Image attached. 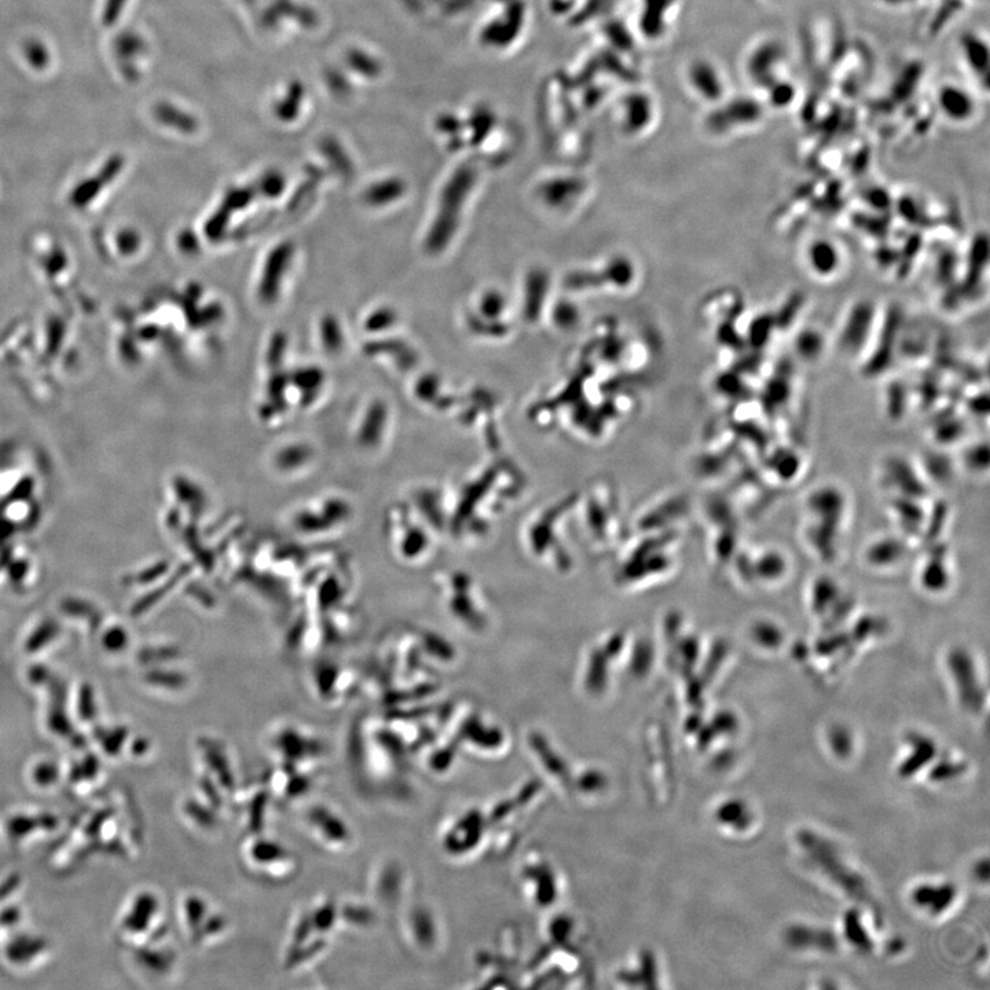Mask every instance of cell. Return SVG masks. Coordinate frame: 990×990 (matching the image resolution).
Returning a JSON list of instances; mask_svg holds the SVG:
<instances>
[{
  "mask_svg": "<svg viewBox=\"0 0 990 990\" xmlns=\"http://www.w3.org/2000/svg\"><path fill=\"white\" fill-rule=\"evenodd\" d=\"M786 940L791 948L799 949V951L831 953L838 948L835 934L830 930L817 929V927H790L786 933Z\"/></svg>",
  "mask_w": 990,
  "mask_h": 990,
  "instance_id": "6",
  "label": "cell"
},
{
  "mask_svg": "<svg viewBox=\"0 0 990 990\" xmlns=\"http://www.w3.org/2000/svg\"><path fill=\"white\" fill-rule=\"evenodd\" d=\"M964 772V765L957 764V762H942V764L935 766L933 772V779L937 781H945L949 779H955L959 777Z\"/></svg>",
  "mask_w": 990,
  "mask_h": 990,
  "instance_id": "15",
  "label": "cell"
},
{
  "mask_svg": "<svg viewBox=\"0 0 990 990\" xmlns=\"http://www.w3.org/2000/svg\"><path fill=\"white\" fill-rule=\"evenodd\" d=\"M43 941L39 940H18L14 944L10 945L9 948V959L14 960V962H27L31 959L32 955L42 951Z\"/></svg>",
  "mask_w": 990,
  "mask_h": 990,
  "instance_id": "14",
  "label": "cell"
},
{
  "mask_svg": "<svg viewBox=\"0 0 990 990\" xmlns=\"http://www.w3.org/2000/svg\"><path fill=\"white\" fill-rule=\"evenodd\" d=\"M154 907L153 898L150 896H141L135 902V907L132 909L131 915L126 919V927L131 931H142L146 930L148 927V920L150 915H152Z\"/></svg>",
  "mask_w": 990,
  "mask_h": 990,
  "instance_id": "13",
  "label": "cell"
},
{
  "mask_svg": "<svg viewBox=\"0 0 990 990\" xmlns=\"http://www.w3.org/2000/svg\"><path fill=\"white\" fill-rule=\"evenodd\" d=\"M799 845L805 847L808 860L813 864V867L820 868L824 875L834 880L835 883H839V887L847 890L846 893H849L850 896L861 898L867 894L861 876L853 872L849 865L843 863L838 850L827 839L820 838V835L813 834V832L802 831L799 834Z\"/></svg>",
  "mask_w": 990,
  "mask_h": 990,
  "instance_id": "1",
  "label": "cell"
},
{
  "mask_svg": "<svg viewBox=\"0 0 990 990\" xmlns=\"http://www.w3.org/2000/svg\"><path fill=\"white\" fill-rule=\"evenodd\" d=\"M126 731L123 729H117V731L110 733L109 736L102 737L104 739V750L106 754L116 755L119 754L121 746L126 742Z\"/></svg>",
  "mask_w": 990,
  "mask_h": 990,
  "instance_id": "18",
  "label": "cell"
},
{
  "mask_svg": "<svg viewBox=\"0 0 990 990\" xmlns=\"http://www.w3.org/2000/svg\"><path fill=\"white\" fill-rule=\"evenodd\" d=\"M751 814L753 813L750 812L746 803L737 799V801L726 803L721 810V819L724 823L731 824L735 830L744 831L751 824Z\"/></svg>",
  "mask_w": 990,
  "mask_h": 990,
  "instance_id": "12",
  "label": "cell"
},
{
  "mask_svg": "<svg viewBox=\"0 0 990 990\" xmlns=\"http://www.w3.org/2000/svg\"><path fill=\"white\" fill-rule=\"evenodd\" d=\"M370 324H372V326H370V328H373V329L384 328V326H387L388 325L387 314L380 313V314L374 315L372 321H370Z\"/></svg>",
  "mask_w": 990,
  "mask_h": 990,
  "instance_id": "21",
  "label": "cell"
},
{
  "mask_svg": "<svg viewBox=\"0 0 990 990\" xmlns=\"http://www.w3.org/2000/svg\"><path fill=\"white\" fill-rule=\"evenodd\" d=\"M324 339L326 346H329L330 348H336L337 346H339L340 333H339V329H337L335 322L330 321L329 328H325Z\"/></svg>",
  "mask_w": 990,
  "mask_h": 990,
  "instance_id": "19",
  "label": "cell"
},
{
  "mask_svg": "<svg viewBox=\"0 0 990 990\" xmlns=\"http://www.w3.org/2000/svg\"><path fill=\"white\" fill-rule=\"evenodd\" d=\"M956 898L957 890L952 883H922L911 894L912 904L933 918L948 911Z\"/></svg>",
  "mask_w": 990,
  "mask_h": 990,
  "instance_id": "4",
  "label": "cell"
},
{
  "mask_svg": "<svg viewBox=\"0 0 990 990\" xmlns=\"http://www.w3.org/2000/svg\"><path fill=\"white\" fill-rule=\"evenodd\" d=\"M845 935L847 941H849L854 948L861 949V951L865 952L871 951V938H868L864 923L861 922L860 915H858L857 912H849V915H846Z\"/></svg>",
  "mask_w": 990,
  "mask_h": 990,
  "instance_id": "11",
  "label": "cell"
},
{
  "mask_svg": "<svg viewBox=\"0 0 990 990\" xmlns=\"http://www.w3.org/2000/svg\"><path fill=\"white\" fill-rule=\"evenodd\" d=\"M962 51L971 71L979 76V79L984 80L986 86L989 75L988 44L979 38V36L968 33L966 38L962 40Z\"/></svg>",
  "mask_w": 990,
  "mask_h": 990,
  "instance_id": "10",
  "label": "cell"
},
{
  "mask_svg": "<svg viewBox=\"0 0 990 990\" xmlns=\"http://www.w3.org/2000/svg\"><path fill=\"white\" fill-rule=\"evenodd\" d=\"M784 61H786L784 47L775 40H768L751 51L747 60V73L754 83L761 86L762 90H766L780 80L777 72L780 71V65H783Z\"/></svg>",
  "mask_w": 990,
  "mask_h": 990,
  "instance_id": "2",
  "label": "cell"
},
{
  "mask_svg": "<svg viewBox=\"0 0 990 990\" xmlns=\"http://www.w3.org/2000/svg\"><path fill=\"white\" fill-rule=\"evenodd\" d=\"M831 747L836 755H846L852 750V737L843 729H836L831 733Z\"/></svg>",
  "mask_w": 990,
  "mask_h": 990,
  "instance_id": "17",
  "label": "cell"
},
{
  "mask_svg": "<svg viewBox=\"0 0 990 990\" xmlns=\"http://www.w3.org/2000/svg\"><path fill=\"white\" fill-rule=\"evenodd\" d=\"M764 116V108L753 98L740 97L735 101L726 102L721 109L714 113V127L720 130H733V128L750 127L759 123Z\"/></svg>",
  "mask_w": 990,
  "mask_h": 990,
  "instance_id": "3",
  "label": "cell"
},
{
  "mask_svg": "<svg viewBox=\"0 0 990 990\" xmlns=\"http://www.w3.org/2000/svg\"><path fill=\"white\" fill-rule=\"evenodd\" d=\"M938 109L946 119L953 123H966L975 115V101L970 91L956 84H945L938 91Z\"/></svg>",
  "mask_w": 990,
  "mask_h": 990,
  "instance_id": "5",
  "label": "cell"
},
{
  "mask_svg": "<svg viewBox=\"0 0 990 990\" xmlns=\"http://www.w3.org/2000/svg\"><path fill=\"white\" fill-rule=\"evenodd\" d=\"M124 0H108V6H106L105 20L106 24H113L116 20L117 14H119L120 7L123 6Z\"/></svg>",
  "mask_w": 990,
  "mask_h": 990,
  "instance_id": "20",
  "label": "cell"
},
{
  "mask_svg": "<svg viewBox=\"0 0 990 990\" xmlns=\"http://www.w3.org/2000/svg\"><path fill=\"white\" fill-rule=\"evenodd\" d=\"M908 743L911 753L898 766V775L904 777V779L918 775L919 772H922L923 768L930 765L931 761L937 757V744L930 737L916 735L915 733V735L908 737Z\"/></svg>",
  "mask_w": 990,
  "mask_h": 990,
  "instance_id": "9",
  "label": "cell"
},
{
  "mask_svg": "<svg viewBox=\"0 0 990 990\" xmlns=\"http://www.w3.org/2000/svg\"><path fill=\"white\" fill-rule=\"evenodd\" d=\"M689 80L700 97L718 102L725 97V80L711 62L696 61L689 69Z\"/></svg>",
  "mask_w": 990,
  "mask_h": 990,
  "instance_id": "8",
  "label": "cell"
},
{
  "mask_svg": "<svg viewBox=\"0 0 990 990\" xmlns=\"http://www.w3.org/2000/svg\"><path fill=\"white\" fill-rule=\"evenodd\" d=\"M57 777H58L57 766H54L53 764H47V762H44V764H40L36 766L35 772H33V779H35L36 783H38L39 786H43V787H47L50 786V784H53L54 781L57 780Z\"/></svg>",
  "mask_w": 990,
  "mask_h": 990,
  "instance_id": "16",
  "label": "cell"
},
{
  "mask_svg": "<svg viewBox=\"0 0 990 990\" xmlns=\"http://www.w3.org/2000/svg\"><path fill=\"white\" fill-rule=\"evenodd\" d=\"M292 258L291 245H281L275 249L269 260H267L266 270H264L262 282H260V299L266 303H273L280 292V284L284 277L285 270L288 269Z\"/></svg>",
  "mask_w": 990,
  "mask_h": 990,
  "instance_id": "7",
  "label": "cell"
}]
</instances>
